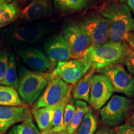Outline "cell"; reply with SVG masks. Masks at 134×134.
<instances>
[{
    "label": "cell",
    "instance_id": "1",
    "mask_svg": "<svg viewBox=\"0 0 134 134\" xmlns=\"http://www.w3.org/2000/svg\"><path fill=\"white\" fill-rule=\"evenodd\" d=\"M99 11L100 15L108 21L109 41L120 42L127 40L134 30V17L128 4L109 1L102 5Z\"/></svg>",
    "mask_w": 134,
    "mask_h": 134
},
{
    "label": "cell",
    "instance_id": "2",
    "mask_svg": "<svg viewBox=\"0 0 134 134\" xmlns=\"http://www.w3.org/2000/svg\"><path fill=\"white\" fill-rule=\"evenodd\" d=\"M17 88L23 103L32 105L41 96L50 80V73H43L21 67Z\"/></svg>",
    "mask_w": 134,
    "mask_h": 134
},
{
    "label": "cell",
    "instance_id": "3",
    "mask_svg": "<svg viewBox=\"0 0 134 134\" xmlns=\"http://www.w3.org/2000/svg\"><path fill=\"white\" fill-rule=\"evenodd\" d=\"M129 48L124 42L93 44L87 50L85 55L91 62L92 69L99 71L109 65L119 62Z\"/></svg>",
    "mask_w": 134,
    "mask_h": 134
},
{
    "label": "cell",
    "instance_id": "4",
    "mask_svg": "<svg viewBox=\"0 0 134 134\" xmlns=\"http://www.w3.org/2000/svg\"><path fill=\"white\" fill-rule=\"evenodd\" d=\"M49 27L46 24H32L24 26H12L2 31L3 39L13 45L32 44L47 34Z\"/></svg>",
    "mask_w": 134,
    "mask_h": 134
},
{
    "label": "cell",
    "instance_id": "5",
    "mask_svg": "<svg viewBox=\"0 0 134 134\" xmlns=\"http://www.w3.org/2000/svg\"><path fill=\"white\" fill-rule=\"evenodd\" d=\"M132 101L126 97L114 95L100 109V116L105 125L113 127L120 125L129 115Z\"/></svg>",
    "mask_w": 134,
    "mask_h": 134
},
{
    "label": "cell",
    "instance_id": "6",
    "mask_svg": "<svg viewBox=\"0 0 134 134\" xmlns=\"http://www.w3.org/2000/svg\"><path fill=\"white\" fill-rule=\"evenodd\" d=\"M91 68V62L88 57L85 55L82 58L58 63L50 73V78L58 76L68 85H75Z\"/></svg>",
    "mask_w": 134,
    "mask_h": 134
},
{
    "label": "cell",
    "instance_id": "7",
    "mask_svg": "<svg viewBox=\"0 0 134 134\" xmlns=\"http://www.w3.org/2000/svg\"><path fill=\"white\" fill-rule=\"evenodd\" d=\"M72 86L68 85L58 76H54L48 82L47 86L39 97L34 108L55 106L65 99L70 98Z\"/></svg>",
    "mask_w": 134,
    "mask_h": 134
},
{
    "label": "cell",
    "instance_id": "8",
    "mask_svg": "<svg viewBox=\"0 0 134 134\" xmlns=\"http://www.w3.org/2000/svg\"><path fill=\"white\" fill-rule=\"evenodd\" d=\"M109 80L114 91L128 97H134V77L125 69L121 63L118 62L99 71Z\"/></svg>",
    "mask_w": 134,
    "mask_h": 134
},
{
    "label": "cell",
    "instance_id": "9",
    "mask_svg": "<svg viewBox=\"0 0 134 134\" xmlns=\"http://www.w3.org/2000/svg\"><path fill=\"white\" fill-rule=\"evenodd\" d=\"M62 35L70 46L75 58L83 57L93 44L91 38L80 24H68L63 29Z\"/></svg>",
    "mask_w": 134,
    "mask_h": 134
},
{
    "label": "cell",
    "instance_id": "10",
    "mask_svg": "<svg viewBox=\"0 0 134 134\" xmlns=\"http://www.w3.org/2000/svg\"><path fill=\"white\" fill-rule=\"evenodd\" d=\"M114 92L108 77L103 73H94L89 103L94 109H100L110 99Z\"/></svg>",
    "mask_w": 134,
    "mask_h": 134
},
{
    "label": "cell",
    "instance_id": "11",
    "mask_svg": "<svg viewBox=\"0 0 134 134\" xmlns=\"http://www.w3.org/2000/svg\"><path fill=\"white\" fill-rule=\"evenodd\" d=\"M91 38L94 45L108 42L109 26L108 20L101 15L94 14L84 19L79 24Z\"/></svg>",
    "mask_w": 134,
    "mask_h": 134
},
{
    "label": "cell",
    "instance_id": "12",
    "mask_svg": "<svg viewBox=\"0 0 134 134\" xmlns=\"http://www.w3.org/2000/svg\"><path fill=\"white\" fill-rule=\"evenodd\" d=\"M43 48L46 56L55 66L62 62L75 59L71 48L62 34L50 36L45 42Z\"/></svg>",
    "mask_w": 134,
    "mask_h": 134
},
{
    "label": "cell",
    "instance_id": "13",
    "mask_svg": "<svg viewBox=\"0 0 134 134\" xmlns=\"http://www.w3.org/2000/svg\"><path fill=\"white\" fill-rule=\"evenodd\" d=\"M18 52L25 64L35 71L50 73L54 68L55 66L46 55L38 48L27 47L19 48Z\"/></svg>",
    "mask_w": 134,
    "mask_h": 134
},
{
    "label": "cell",
    "instance_id": "14",
    "mask_svg": "<svg viewBox=\"0 0 134 134\" xmlns=\"http://www.w3.org/2000/svg\"><path fill=\"white\" fill-rule=\"evenodd\" d=\"M29 113V108L27 105H0V134H5L16 124L24 121Z\"/></svg>",
    "mask_w": 134,
    "mask_h": 134
},
{
    "label": "cell",
    "instance_id": "15",
    "mask_svg": "<svg viewBox=\"0 0 134 134\" xmlns=\"http://www.w3.org/2000/svg\"><path fill=\"white\" fill-rule=\"evenodd\" d=\"M52 9L51 0H32L21 11L19 17L25 21H37L48 16Z\"/></svg>",
    "mask_w": 134,
    "mask_h": 134
},
{
    "label": "cell",
    "instance_id": "16",
    "mask_svg": "<svg viewBox=\"0 0 134 134\" xmlns=\"http://www.w3.org/2000/svg\"><path fill=\"white\" fill-rule=\"evenodd\" d=\"M94 73L93 69L90 70L86 75L75 84L73 90V97L75 99L81 100L89 103L91 91L92 76Z\"/></svg>",
    "mask_w": 134,
    "mask_h": 134
},
{
    "label": "cell",
    "instance_id": "17",
    "mask_svg": "<svg viewBox=\"0 0 134 134\" xmlns=\"http://www.w3.org/2000/svg\"><path fill=\"white\" fill-rule=\"evenodd\" d=\"M19 16V7L16 1L0 5V29L9 26Z\"/></svg>",
    "mask_w": 134,
    "mask_h": 134
},
{
    "label": "cell",
    "instance_id": "18",
    "mask_svg": "<svg viewBox=\"0 0 134 134\" xmlns=\"http://www.w3.org/2000/svg\"><path fill=\"white\" fill-rule=\"evenodd\" d=\"M55 107L34 108L31 110L32 114L34 117L38 129L41 130V132L52 127V122Z\"/></svg>",
    "mask_w": 134,
    "mask_h": 134
},
{
    "label": "cell",
    "instance_id": "19",
    "mask_svg": "<svg viewBox=\"0 0 134 134\" xmlns=\"http://www.w3.org/2000/svg\"><path fill=\"white\" fill-rule=\"evenodd\" d=\"M0 105L23 106L24 103L16 88L0 85Z\"/></svg>",
    "mask_w": 134,
    "mask_h": 134
},
{
    "label": "cell",
    "instance_id": "20",
    "mask_svg": "<svg viewBox=\"0 0 134 134\" xmlns=\"http://www.w3.org/2000/svg\"><path fill=\"white\" fill-rule=\"evenodd\" d=\"M75 113L71 123L66 129V131L69 134L76 133L77 129L81 123L84 117L87 112L90 110V108L85 101L81 100H76L75 101Z\"/></svg>",
    "mask_w": 134,
    "mask_h": 134
},
{
    "label": "cell",
    "instance_id": "21",
    "mask_svg": "<svg viewBox=\"0 0 134 134\" xmlns=\"http://www.w3.org/2000/svg\"><path fill=\"white\" fill-rule=\"evenodd\" d=\"M93 0H53L55 8L64 12H74L86 8Z\"/></svg>",
    "mask_w": 134,
    "mask_h": 134
},
{
    "label": "cell",
    "instance_id": "22",
    "mask_svg": "<svg viewBox=\"0 0 134 134\" xmlns=\"http://www.w3.org/2000/svg\"><path fill=\"white\" fill-rule=\"evenodd\" d=\"M7 134H41V133L34 122L32 115L29 113L24 121L19 124L13 126Z\"/></svg>",
    "mask_w": 134,
    "mask_h": 134
},
{
    "label": "cell",
    "instance_id": "23",
    "mask_svg": "<svg viewBox=\"0 0 134 134\" xmlns=\"http://www.w3.org/2000/svg\"><path fill=\"white\" fill-rule=\"evenodd\" d=\"M18 83H19V76L17 74L16 58L14 54H12L10 56L9 64L6 76L2 81H0V85L13 87L17 89Z\"/></svg>",
    "mask_w": 134,
    "mask_h": 134
},
{
    "label": "cell",
    "instance_id": "24",
    "mask_svg": "<svg viewBox=\"0 0 134 134\" xmlns=\"http://www.w3.org/2000/svg\"><path fill=\"white\" fill-rule=\"evenodd\" d=\"M98 127V122L91 109L88 110L77 129L76 134H94Z\"/></svg>",
    "mask_w": 134,
    "mask_h": 134
},
{
    "label": "cell",
    "instance_id": "25",
    "mask_svg": "<svg viewBox=\"0 0 134 134\" xmlns=\"http://www.w3.org/2000/svg\"><path fill=\"white\" fill-rule=\"evenodd\" d=\"M70 99L68 98L63 100L62 102L55 105L53 114V119L52 122L51 128L54 131H63V114H64L65 108L67 103Z\"/></svg>",
    "mask_w": 134,
    "mask_h": 134
},
{
    "label": "cell",
    "instance_id": "26",
    "mask_svg": "<svg viewBox=\"0 0 134 134\" xmlns=\"http://www.w3.org/2000/svg\"><path fill=\"white\" fill-rule=\"evenodd\" d=\"M119 62L123 63L129 73L134 77V50L129 48Z\"/></svg>",
    "mask_w": 134,
    "mask_h": 134
},
{
    "label": "cell",
    "instance_id": "27",
    "mask_svg": "<svg viewBox=\"0 0 134 134\" xmlns=\"http://www.w3.org/2000/svg\"><path fill=\"white\" fill-rule=\"evenodd\" d=\"M9 53L4 51L0 53V81L4 79L9 64Z\"/></svg>",
    "mask_w": 134,
    "mask_h": 134
},
{
    "label": "cell",
    "instance_id": "28",
    "mask_svg": "<svg viewBox=\"0 0 134 134\" xmlns=\"http://www.w3.org/2000/svg\"><path fill=\"white\" fill-rule=\"evenodd\" d=\"M76 108L73 104L67 103L65 108L63 114V129L66 130L67 127L71 123L73 117L74 116Z\"/></svg>",
    "mask_w": 134,
    "mask_h": 134
},
{
    "label": "cell",
    "instance_id": "29",
    "mask_svg": "<svg viewBox=\"0 0 134 134\" xmlns=\"http://www.w3.org/2000/svg\"><path fill=\"white\" fill-rule=\"evenodd\" d=\"M116 134H134V126L128 123L120 125L117 128Z\"/></svg>",
    "mask_w": 134,
    "mask_h": 134
},
{
    "label": "cell",
    "instance_id": "30",
    "mask_svg": "<svg viewBox=\"0 0 134 134\" xmlns=\"http://www.w3.org/2000/svg\"><path fill=\"white\" fill-rule=\"evenodd\" d=\"M94 134H116V130L113 129L107 125H102Z\"/></svg>",
    "mask_w": 134,
    "mask_h": 134
},
{
    "label": "cell",
    "instance_id": "31",
    "mask_svg": "<svg viewBox=\"0 0 134 134\" xmlns=\"http://www.w3.org/2000/svg\"><path fill=\"white\" fill-rule=\"evenodd\" d=\"M41 134H69L67 132L66 130H63V131H54L52 128H49L48 129L42 131Z\"/></svg>",
    "mask_w": 134,
    "mask_h": 134
},
{
    "label": "cell",
    "instance_id": "32",
    "mask_svg": "<svg viewBox=\"0 0 134 134\" xmlns=\"http://www.w3.org/2000/svg\"><path fill=\"white\" fill-rule=\"evenodd\" d=\"M127 41L130 44V46H131L132 48H134V30L130 34L128 38H127Z\"/></svg>",
    "mask_w": 134,
    "mask_h": 134
},
{
    "label": "cell",
    "instance_id": "33",
    "mask_svg": "<svg viewBox=\"0 0 134 134\" xmlns=\"http://www.w3.org/2000/svg\"><path fill=\"white\" fill-rule=\"evenodd\" d=\"M127 123L131 124L134 126V114H132L128 117L127 120Z\"/></svg>",
    "mask_w": 134,
    "mask_h": 134
},
{
    "label": "cell",
    "instance_id": "34",
    "mask_svg": "<svg viewBox=\"0 0 134 134\" xmlns=\"http://www.w3.org/2000/svg\"><path fill=\"white\" fill-rule=\"evenodd\" d=\"M127 4L134 13V0H127Z\"/></svg>",
    "mask_w": 134,
    "mask_h": 134
},
{
    "label": "cell",
    "instance_id": "35",
    "mask_svg": "<svg viewBox=\"0 0 134 134\" xmlns=\"http://www.w3.org/2000/svg\"><path fill=\"white\" fill-rule=\"evenodd\" d=\"M13 0H0V5L4 4V3L13 2Z\"/></svg>",
    "mask_w": 134,
    "mask_h": 134
},
{
    "label": "cell",
    "instance_id": "36",
    "mask_svg": "<svg viewBox=\"0 0 134 134\" xmlns=\"http://www.w3.org/2000/svg\"><path fill=\"white\" fill-rule=\"evenodd\" d=\"M132 109H133V110L134 111V102L133 103H132ZM134 114V113H133Z\"/></svg>",
    "mask_w": 134,
    "mask_h": 134
},
{
    "label": "cell",
    "instance_id": "37",
    "mask_svg": "<svg viewBox=\"0 0 134 134\" xmlns=\"http://www.w3.org/2000/svg\"><path fill=\"white\" fill-rule=\"evenodd\" d=\"M119 1V2H121V3H124V1H127V0H118Z\"/></svg>",
    "mask_w": 134,
    "mask_h": 134
},
{
    "label": "cell",
    "instance_id": "38",
    "mask_svg": "<svg viewBox=\"0 0 134 134\" xmlns=\"http://www.w3.org/2000/svg\"><path fill=\"white\" fill-rule=\"evenodd\" d=\"M109 1H118V0H109Z\"/></svg>",
    "mask_w": 134,
    "mask_h": 134
}]
</instances>
